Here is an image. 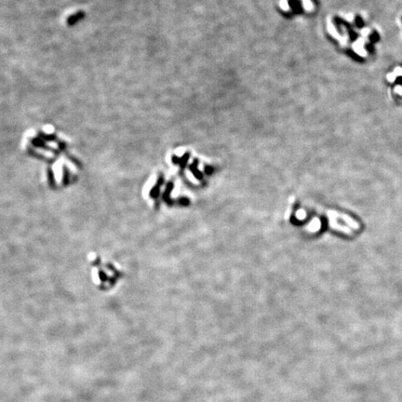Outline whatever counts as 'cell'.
Wrapping results in <instances>:
<instances>
[{
  "mask_svg": "<svg viewBox=\"0 0 402 402\" xmlns=\"http://www.w3.org/2000/svg\"><path fill=\"white\" fill-rule=\"evenodd\" d=\"M396 78V76H395V75L394 76H388V79L390 80V81H393L394 79Z\"/></svg>",
  "mask_w": 402,
  "mask_h": 402,
  "instance_id": "1",
  "label": "cell"
}]
</instances>
